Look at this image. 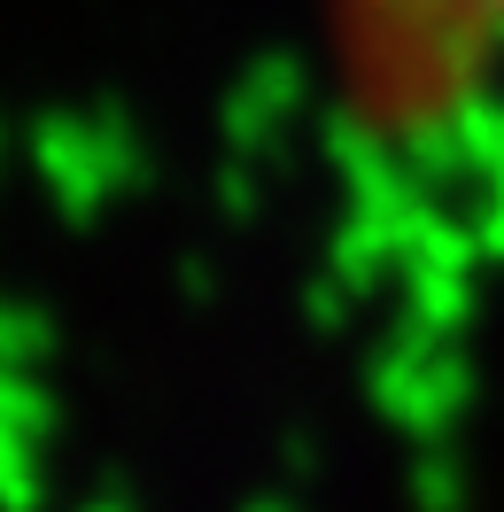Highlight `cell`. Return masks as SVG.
Segmentation results:
<instances>
[{"label":"cell","mask_w":504,"mask_h":512,"mask_svg":"<svg viewBox=\"0 0 504 512\" xmlns=\"http://www.w3.org/2000/svg\"><path fill=\"white\" fill-rule=\"evenodd\" d=\"M349 94L380 132L504 109V0H326Z\"/></svg>","instance_id":"1"}]
</instances>
